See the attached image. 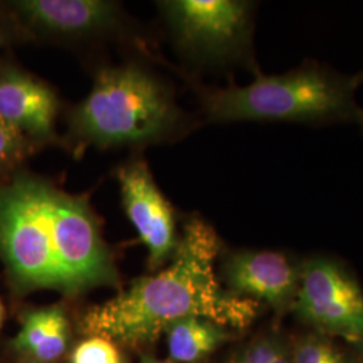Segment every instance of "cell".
<instances>
[{
    "mask_svg": "<svg viewBox=\"0 0 363 363\" xmlns=\"http://www.w3.org/2000/svg\"><path fill=\"white\" fill-rule=\"evenodd\" d=\"M0 257L15 288L25 292L76 296L118 284L89 202L26 172L0 183Z\"/></svg>",
    "mask_w": 363,
    "mask_h": 363,
    "instance_id": "obj_1",
    "label": "cell"
},
{
    "mask_svg": "<svg viewBox=\"0 0 363 363\" xmlns=\"http://www.w3.org/2000/svg\"><path fill=\"white\" fill-rule=\"evenodd\" d=\"M220 253V238L208 222L187 220L169 265L91 307L82 315L81 328L115 345L144 347L184 318H203L226 328L247 327L261 304L220 286L216 273Z\"/></svg>",
    "mask_w": 363,
    "mask_h": 363,
    "instance_id": "obj_2",
    "label": "cell"
},
{
    "mask_svg": "<svg viewBox=\"0 0 363 363\" xmlns=\"http://www.w3.org/2000/svg\"><path fill=\"white\" fill-rule=\"evenodd\" d=\"M359 82L318 62H306L283 74L262 76L245 86L201 88L205 116L211 123L288 121L298 124L355 123Z\"/></svg>",
    "mask_w": 363,
    "mask_h": 363,
    "instance_id": "obj_3",
    "label": "cell"
},
{
    "mask_svg": "<svg viewBox=\"0 0 363 363\" xmlns=\"http://www.w3.org/2000/svg\"><path fill=\"white\" fill-rule=\"evenodd\" d=\"M181 109L152 74L138 66L101 69L89 94L72 111L69 135L78 152L152 143L181 127Z\"/></svg>",
    "mask_w": 363,
    "mask_h": 363,
    "instance_id": "obj_4",
    "label": "cell"
},
{
    "mask_svg": "<svg viewBox=\"0 0 363 363\" xmlns=\"http://www.w3.org/2000/svg\"><path fill=\"white\" fill-rule=\"evenodd\" d=\"M178 46L202 64L252 61L255 4L241 0L159 1Z\"/></svg>",
    "mask_w": 363,
    "mask_h": 363,
    "instance_id": "obj_5",
    "label": "cell"
},
{
    "mask_svg": "<svg viewBox=\"0 0 363 363\" xmlns=\"http://www.w3.org/2000/svg\"><path fill=\"white\" fill-rule=\"evenodd\" d=\"M292 311L319 335L337 337L363 347V291L342 264L312 257L300 265Z\"/></svg>",
    "mask_w": 363,
    "mask_h": 363,
    "instance_id": "obj_6",
    "label": "cell"
},
{
    "mask_svg": "<svg viewBox=\"0 0 363 363\" xmlns=\"http://www.w3.org/2000/svg\"><path fill=\"white\" fill-rule=\"evenodd\" d=\"M117 179L127 216L148 250V262L159 268L169 261L179 242L174 210L143 160L123 166Z\"/></svg>",
    "mask_w": 363,
    "mask_h": 363,
    "instance_id": "obj_7",
    "label": "cell"
},
{
    "mask_svg": "<svg viewBox=\"0 0 363 363\" xmlns=\"http://www.w3.org/2000/svg\"><path fill=\"white\" fill-rule=\"evenodd\" d=\"M298 271L286 255L272 250H240L222 261L226 291L267 304L277 313L292 310L298 294Z\"/></svg>",
    "mask_w": 363,
    "mask_h": 363,
    "instance_id": "obj_8",
    "label": "cell"
},
{
    "mask_svg": "<svg viewBox=\"0 0 363 363\" xmlns=\"http://www.w3.org/2000/svg\"><path fill=\"white\" fill-rule=\"evenodd\" d=\"M58 106V97L46 82L15 66L0 65V116L30 143L57 140Z\"/></svg>",
    "mask_w": 363,
    "mask_h": 363,
    "instance_id": "obj_9",
    "label": "cell"
},
{
    "mask_svg": "<svg viewBox=\"0 0 363 363\" xmlns=\"http://www.w3.org/2000/svg\"><path fill=\"white\" fill-rule=\"evenodd\" d=\"M11 7L25 25L52 38H85L111 31L118 7L103 0H18Z\"/></svg>",
    "mask_w": 363,
    "mask_h": 363,
    "instance_id": "obj_10",
    "label": "cell"
},
{
    "mask_svg": "<svg viewBox=\"0 0 363 363\" xmlns=\"http://www.w3.org/2000/svg\"><path fill=\"white\" fill-rule=\"evenodd\" d=\"M69 322L61 306L27 312L13 339L16 350L39 362L60 359L67 349Z\"/></svg>",
    "mask_w": 363,
    "mask_h": 363,
    "instance_id": "obj_11",
    "label": "cell"
},
{
    "mask_svg": "<svg viewBox=\"0 0 363 363\" xmlns=\"http://www.w3.org/2000/svg\"><path fill=\"white\" fill-rule=\"evenodd\" d=\"M229 328L203 318H184L166 331L169 357L178 363L205 359L230 339Z\"/></svg>",
    "mask_w": 363,
    "mask_h": 363,
    "instance_id": "obj_12",
    "label": "cell"
},
{
    "mask_svg": "<svg viewBox=\"0 0 363 363\" xmlns=\"http://www.w3.org/2000/svg\"><path fill=\"white\" fill-rule=\"evenodd\" d=\"M232 363H292L291 347L279 337L265 335L247 345Z\"/></svg>",
    "mask_w": 363,
    "mask_h": 363,
    "instance_id": "obj_13",
    "label": "cell"
},
{
    "mask_svg": "<svg viewBox=\"0 0 363 363\" xmlns=\"http://www.w3.org/2000/svg\"><path fill=\"white\" fill-rule=\"evenodd\" d=\"M33 143L0 116V178L10 174L28 154Z\"/></svg>",
    "mask_w": 363,
    "mask_h": 363,
    "instance_id": "obj_14",
    "label": "cell"
},
{
    "mask_svg": "<svg viewBox=\"0 0 363 363\" xmlns=\"http://www.w3.org/2000/svg\"><path fill=\"white\" fill-rule=\"evenodd\" d=\"M72 363H123L117 346L101 337H91L78 345Z\"/></svg>",
    "mask_w": 363,
    "mask_h": 363,
    "instance_id": "obj_15",
    "label": "cell"
},
{
    "mask_svg": "<svg viewBox=\"0 0 363 363\" xmlns=\"http://www.w3.org/2000/svg\"><path fill=\"white\" fill-rule=\"evenodd\" d=\"M333 345L318 334L300 337L291 347L292 363H325Z\"/></svg>",
    "mask_w": 363,
    "mask_h": 363,
    "instance_id": "obj_16",
    "label": "cell"
},
{
    "mask_svg": "<svg viewBox=\"0 0 363 363\" xmlns=\"http://www.w3.org/2000/svg\"><path fill=\"white\" fill-rule=\"evenodd\" d=\"M325 363H350L347 361V358L340 352V351L335 349L334 346L331 347L330 354H328V358H327V362Z\"/></svg>",
    "mask_w": 363,
    "mask_h": 363,
    "instance_id": "obj_17",
    "label": "cell"
},
{
    "mask_svg": "<svg viewBox=\"0 0 363 363\" xmlns=\"http://www.w3.org/2000/svg\"><path fill=\"white\" fill-rule=\"evenodd\" d=\"M4 315H6V310H4V306H3V303L0 300V328L3 325V322H4Z\"/></svg>",
    "mask_w": 363,
    "mask_h": 363,
    "instance_id": "obj_18",
    "label": "cell"
},
{
    "mask_svg": "<svg viewBox=\"0 0 363 363\" xmlns=\"http://www.w3.org/2000/svg\"><path fill=\"white\" fill-rule=\"evenodd\" d=\"M357 124L361 125V128L363 130V109L361 108L359 113H358V118H357Z\"/></svg>",
    "mask_w": 363,
    "mask_h": 363,
    "instance_id": "obj_19",
    "label": "cell"
},
{
    "mask_svg": "<svg viewBox=\"0 0 363 363\" xmlns=\"http://www.w3.org/2000/svg\"><path fill=\"white\" fill-rule=\"evenodd\" d=\"M142 363H167V362H162V361H156V359H152V358H144Z\"/></svg>",
    "mask_w": 363,
    "mask_h": 363,
    "instance_id": "obj_20",
    "label": "cell"
},
{
    "mask_svg": "<svg viewBox=\"0 0 363 363\" xmlns=\"http://www.w3.org/2000/svg\"><path fill=\"white\" fill-rule=\"evenodd\" d=\"M4 40H6V35H4V33H3V28L0 26V46L4 43Z\"/></svg>",
    "mask_w": 363,
    "mask_h": 363,
    "instance_id": "obj_21",
    "label": "cell"
},
{
    "mask_svg": "<svg viewBox=\"0 0 363 363\" xmlns=\"http://www.w3.org/2000/svg\"><path fill=\"white\" fill-rule=\"evenodd\" d=\"M355 77H357V81H358V82H359V84H362V82H363V70H362V72H361V73H359V74H357V76H355Z\"/></svg>",
    "mask_w": 363,
    "mask_h": 363,
    "instance_id": "obj_22",
    "label": "cell"
}]
</instances>
